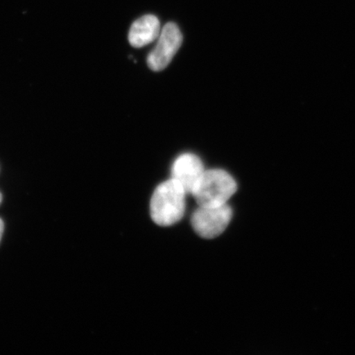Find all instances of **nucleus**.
I'll list each match as a JSON object with an SVG mask.
<instances>
[{"instance_id": "f257e3e1", "label": "nucleus", "mask_w": 355, "mask_h": 355, "mask_svg": "<svg viewBox=\"0 0 355 355\" xmlns=\"http://www.w3.org/2000/svg\"><path fill=\"white\" fill-rule=\"evenodd\" d=\"M187 193L177 181L168 180L157 186L150 199V216L155 224L171 226L184 215Z\"/></svg>"}, {"instance_id": "f03ea898", "label": "nucleus", "mask_w": 355, "mask_h": 355, "mask_svg": "<svg viewBox=\"0 0 355 355\" xmlns=\"http://www.w3.org/2000/svg\"><path fill=\"white\" fill-rule=\"evenodd\" d=\"M237 184L229 173L215 168L204 171L191 194L200 207H219L236 193Z\"/></svg>"}, {"instance_id": "7ed1b4c3", "label": "nucleus", "mask_w": 355, "mask_h": 355, "mask_svg": "<svg viewBox=\"0 0 355 355\" xmlns=\"http://www.w3.org/2000/svg\"><path fill=\"white\" fill-rule=\"evenodd\" d=\"M232 216V209L228 204L219 207L198 206L193 212L191 223L200 237L214 239L228 227Z\"/></svg>"}, {"instance_id": "20e7f679", "label": "nucleus", "mask_w": 355, "mask_h": 355, "mask_svg": "<svg viewBox=\"0 0 355 355\" xmlns=\"http://www.w3.org/2000/svg\"><path fill=\"white\" fill-rule=\"evenodd\" d=\"M183 42V35L179 26L174 22H168L161 31L158 42L148 56V64L153 71L165 69L171 63Z\"/></svg>"}, {"instance_id": "39448f33", "label": "nucleus", "mask_w": 355, "mask_h": 355, "mask_svg": "<svg viewBox=\"0 0 355 355\" xmlns=\"http://www.w3.org/2000/svg\"><path fill=\"white\" fill-rule=\"evenodd\" d=\"M204 171L203 164L196 155L185 153L178 157L172 166V179L188 193H192Z\"/></svg>"}, {"instance_id": "423d86ee", "label": "nucleus", "mask_w": 355, "mask_h": 355, "mask_svg": "<svg viewBox=\"0 0 355 355\" xmlns=\"http://www.w3.org/2000/svg\"><path fill=\"white\" fill-rule=\"evenodd\" d=\"M161 31V24L157 17L145 15L133 22L128 33V42L133 47L145 46L158 38Z\"/></svg>"}, {"instance_id": "0eeeda50", "label": "nucleus", "mask_w": 355, "mask_h": 355, "mask_svg": "<svg viewBox=\"0 0 355 355\" xmlns=\"http://www.w3.org/2000/svg\"><path fill=\"white\" fill-rule=\"evenodd\" d=\"M4 225L3 222L1 219H0V241H1V239L3 234Z\"/></svg>"}, {"instance_id": "6e6552de", "label": "nucleus", "mask_w": 355, "mask_h": 355, "mask_svg": "<svg viewBox=\"0 0 355 355\" xmlns=\"http://www.w3.org/2000/svg\"><path fill=\"white\" fill-rule=\"evenodd\" d=\"M2 202V194L0 193V203H1Z\"/></svg>"}]
</instances>
